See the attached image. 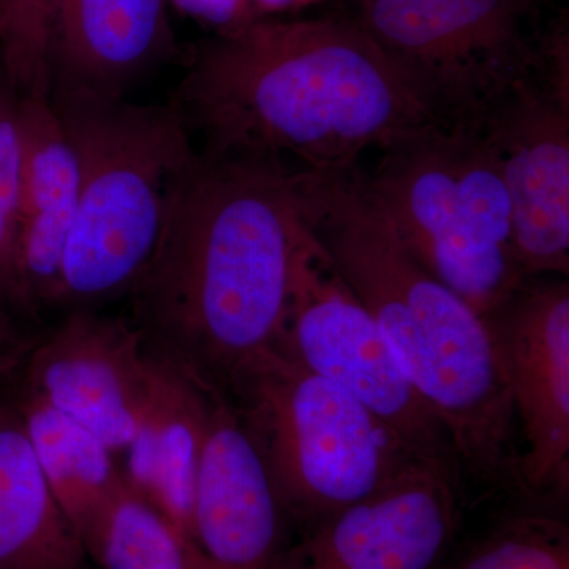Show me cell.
Returning a JSON list of instances; mask_svg holds the SVG:
<instances>
[{
  "label": "cell",
  "mask_w": 569,
  "mask_h": 569,
  "mask_svg": "<svg viewBox=\"0 0 569 569\" xmlns=\"http://www.w3.org/2000/svg\"><path fill=\"white\" fill-rule=\"evenodd\" d=\"M295 171L274 160L198 151L127 295L151 358L227 392L276 350L306 228Z\"/></svg>",
  "instance_id": "1"
},
{
  "label": "cell",
  "mask_w": 569,
  "mask_h": 569,
  "mask_svg": "<svg viewBox=\"0 0 569 569\" xmlns=\"http://www.w3.org/2000/svg\"><path fill=\"white\" fill-rule=\"evenodd\" d=\"M171 104L201 152L299 171L347 170L433 122L376 40L339 20L257 17L219 32L193 52Z\"/></svg>",
  "instance_id": "2"
},
{
  "label": "cell",
  "mask_w": 569,
  "mask_h": 569,
  "mask_svg": "<svg viewBox=\"0 0 569 569\" xmlns=\"http://www.w3.org/2000/svg\"><path fill=\"white\" fill-rule=\"evenodd\" d=\"M295 174L306 227L376 320L456 458L482 478L516 475L515 407L488 318L407 252L359 164Z\"/></svg>",
  "instance_id": "3"
},
{
  "label": "cell",
  "mask_w": 569,
  "mask_h": 569,
  "mask_svg": "<svg viewBox=\"0 0 569 569\" xmlns=\"http://www.w3.org/2000/svg\"><path fill=\"white\" fill-rule=\"evenodd\" d=\"M50 102L80 171L56 310L102 309L144 271L198 151L171 103L80 92Z\"/></svg>",
  "instance_id": "4"
},
{
  "label": "cell",
  "mask_w": 569,
  "mask_h": 569,
  "mask_svg": "<svg viewBox=\"0 0 569 569\" xmlns=\"http://www.w3.org/2000/svg\"><path fill=\"white\" fill-rule=\"evenodd\" d=\"M367 190L407 252L489 317L526 282L496 153L475 122H427L380 149Z\"/></svg>",
  "instance_id": "5"
},
{
  "label": "cell",
  "mask_w": 569,
  "mask_h": 569,
  "mask_svg": "<svg viewBox=\"0 0 569 569\" xmlns=\"http://www.w3.org/2000/svg\"><path fill=\"white\" fill-rule=\"evenodd\" d=\"M224 395L257 441L284 512L306 529L427 458L353 396L279 350L242 370Z\"/></svg>",
  "instance_id": "6"
},
{
  "label": "cell",
  "mask_w": 569,
  "mask_h": 569,
  "mask_svg": "<svg viewBox=\"0 0 569 569\" xmlns=\"http://www.w3.org/2000/svg\"><path fill=\"white\" fill-rule=\"evenodd\" d=\"M529 0H366L359 26L436 122H477L516 82L537 77Z\"/></svg>",
  "instance_id": "7"
},
{
  "label": "cell",
  "mask_w": 569,
  "mask_h": 569,
  "mask_svg": "<svg viewBox=\"0 0 569 569\" xmlns=\"http://www.w3.org/2000/svg\"><path fill=\"white\" fill-rule=\"evenodd\" d=\"M276 350L353 396L419 455L458 460L376 320L307 227L296 247Z\"/></svg>",
  "instance_id": "8"
},
{
  "label": "cell",
  "mask_w": 569,
  "mask_h": 569,
  "mask_svg": "<svg viewBox=\"0 0 569 569\" xmlns=\"http://www.w3.org/2000/svg\"><path fill=\"white\" fill-rule=\"evenodd\" d=\"M151 358L129 317L70 310L40 331L7 380L121 455L137 436Z\"/></svg>",
  "instance_id": "9"
},
{
  "label": "cell",
  "mask_w": 569,
  "mask_h": 569,
  "mask_svg": "<svg viewBox=\"0 0 569 569\" xmlns=\"http://www.w3.org/2000/svg\"><path fill=\"white\" fill-rule=\"evenodd\" d=\"M459 518L458 460L421 458L284 546L269 569H436Z\"/></svg>",
  "instance_id": "10"
},
{
  "label": "cell",
  "mask_w": 569,
  "mask_h": 569,
  "mask_svg": "<svg viewBox=\"0 0 569 569\" xmlns=\"http://www.w3.org/2000/svg\"><path fill=\"white\" fill-rule=\"evenodd\" d=\"M475 123L507 183L523 274L568 277L569 100L531 77L516 82Z\"/></svg>",
  "instance_id": "11"
},
{
  "label": "cell",
  "mask_w": 569,
  "mask_h": 569,
  "mask_svg": "<svg viewBox=\"0 0 569 569\" xmlns=\"http://www.w3.org/2000/svg\"><path fill=\"white\" fill-rule=\"evenodd\" d=\"M488 318L526 452L516 477L531 490L567 488L569 475V287L526 280Z\"/></svg>",
  "instance_id": "12"
},
{
  "label": "cell",
  "mask_w": 569,
  "mask_h": 569,
  "mask_svg": "<svg viewBox=\"0 0 569 569\" xmlns=\"http://www.w3.org/2000/svg\"><path fill=\"white\" fill-rule=\"evenodd\" d=\"M287 512L268 463L233 400L206 388L192 541L201 569H269Z\"/></svg>",
  "instance_id": "13"
},
{
  "label": "cell",
  "mask_w": 569,
  "mask_h": 569,
  "mask_svg": "<svg viewBox=\"0 0 569 569\" xmlns=\"http://www.w3.org/2000/svg\"><path fill=\"white\" fill-rule=\"evenodd\" d=\"M167 3L59 0L51 36V93L126 97L176 54Z\"/></svg>",
  "instance_id": "14"
},
{
  "label": "cell",
  "mask_w": 569,
  "mask_h": 569,
  "mask_svg": "<svg viewBox=\"0 0 569 569\" xmlns=\"http://www.w3.org/2000/svg\"><path fill=\"white\" fill-rule=\"evenodd\" d=\"M17 127L21 274L41 320L58 302L63 253L77 216L80 171L50 99L18 97Z\"/></svg>",
  "instance_id": "15"
},
{
  "label": "cell",
  "mask_w": 569,
  "mask_h": 569,
  "mask_svg": "<svg viewBox=\"0 0 569 569\" xmlns=\"http://www.w3.org/2000/svg\"><path fill=\"white\" fill-rule=\"evenodd\" d=\"M204 410V387L151 358L137 436L123 451L130 488L170 520L192 549Z\"/></svg>",
  "instance_id": "16"
},
{
  "label": "cell",
  "mask_w": 569,
  "mask_h": 569,
  "mask_svg": "<svg viewBox=\"0 0 569 569\" xmlns=\"http://www.w3.org/2000/svg\"><path fill=\"white\" fill-rule=\"evenodd\" d=\"M63 515L13 392L0 381V569H89Z\"/></svg>",
  "instance_id": "17"
},
{
  "label": "cell",
  "mask_w": 569,
  "mask_h": 569,
  "mask_svg": "<svg viewBox=\"0 0 569 569\" xmlns=\"http://www.w3.org/2000/svg\"><path fill=\"white\" fill-rule=\"evenodd\" d=\"M6 383L20 407L51 492L86 546L127 488L122 468L114 452L88 429L9 380Z\"/></svg>",
  "instance_id": "18"
},
{
  "label": "cell",
  "mask_w": 569,
  "mask_h": 569,
  "mask_svg": "<svg viewBox=\"0 0 569 569\" xmlns=\"http://www.w3.org/2000/svg\"><path fill=\"white\" fill-rule=\"evenodd\" d=\"M84 548L102 569H201L173 523L129 482Z\"/></svg>",
  "instance_id": "19"
},
{
  "label": "cell",
  "mask_w": 569,
  "mask_h": 569,
  "mask_svg": "<svg viewBox=\"0 0 569 569\" xmlns=\"http://www.w3.org/2000/svg\"><path fill=\"white\" fill-rule=\"evenodd\" d=\"M18 96L0 70V306L22 323L39 329L40 318L22 282L18 209H20V141Z\"/></svg>",
  "instance_id": "20"
},
{
  "label": "cell",
  "mask_w": 569,
  "mask_h": 569,
  "mask_svg": "<svg viewBox=\"0 0 569 569\" xmlns=\"http://www.w3.org/2000/svg\"><path fill=\"white\" fill-rule=\"evenodd\" d=\"M59 0H0V70L11 91L50 99V50Z\"/></svg>",
  "instance_id": "21"
},
{
  "label": "cell",
  "mask_w": 569,
  "mask_h": 569,
  "mask_svg": "<svg viewBox=\"0 0 569 569\" xmlns=\"http://www.w3.org/2000/svg\"><path fill=\"white\" fill-rule=\"evenodd\" d=\"M455 569H569L567 526L545 516L508 520Z\"/></svg>",
  "instance_id": "22"
},
{
  "label": "cell",
  "mask_w": 569,
  "mask_h": 569,
  "mask_svg": "<svg viewBox=\"0 0 569 569\" xmlns=\"http://www.w3.org/2000/svg\"><path fill=\"white\" fill-rule=\"evenodd\" d=\"M179 13L212 26L219 32L257 18L252 0H168Z\"/></svg>",
  "instance_id": "23"
},
{
  "label": "cell",
  "mask_w": 569,
  "mask_h": 569,
  "mask_svg": "<svg viewBox=\"0 0 569 569\" xmlns=\"http://www.w3.org/2000/svg\"><path fill=\"white\" fill-rule=\"evenodd\" d=\"M39 332L40 329L22 323L0 306V381L7 380L20 367Z\"/></svg>",
  "instance_id": "24"
},
{
  "label": "cell",
  "mask_w": 569,
  "mask_h": 569,
  "mask_svg": "<svg viewBox=\"0 0 569 569\" xmlns=\"http://www.w3.org/2000/svg\"><path fill=\"white\" fill-rule=\"evenodd\" d=\"M254 9L263 11L284 10L288 7L298 6L299 2L305 0H252Z\"/></svg>",
  "instance_id": "25"
}]
</instances>
